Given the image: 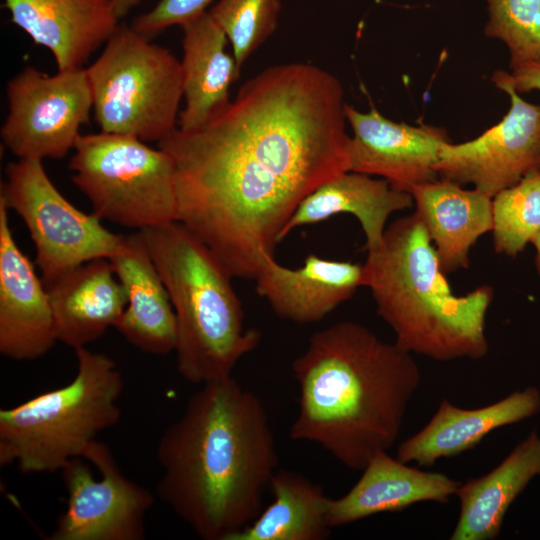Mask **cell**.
Wrapping results in <instances>:
<instances>
[{
	"label": "cell",
	"instance_id": "6da1fadb",
	"mask_svg": "<svg viewBox=\"0 0 540 540\" xmlns=\"http://www.w3.org/2000/svg\"><path fill=\"white\" fill-rule=\"evenodd\" d=\"M345 105L330 72L275 65L204 126L158 143L173 162L178 221L233 278L255 280L300 202L349 170Z\"/></svg>",
	"mask_w": 540,
	"mask_h": 540
},
{
	"label": "cell",
	"instance_id": "7a4b0ae2",
	"mask_svg": "<svg viewBox=\"0 0 540 540\" xmlns=\"http://www.w3.org/2000/svg\"><path fill=\"white\" fill-rule=\"evenodd\" d=\"M156 457L158 498L203 540H231L259 516L279 463L262 401L232 376L189 397Z\"/></svg>",
	"mask_w": 540,
	"mask_h": 540
},
{
	"label": "cell",
	"instance_id": "3957f363",
	"mask_svg": "<svg viewBox=\"0 0 540 540\" xmlns=\"http://www.w3.org/2000/svg\"><path fill=\"white\" fill-rule=\"evenodd\" d=\"M292 372L299 407L290 438L318 444L356 471L394 445L421 381L411 353L353 321L312 334Z\"/></svg>",
	"mask_w": 540,
	"mask_h": 540
},
{
	"label": "cell",
	"instance_id": "277c9868",
	"mask_svg": "<svg viewBox=\"0 0 540 540\" xmlns=\"http://www.w3.org/2000/svg\"><path fill=\"white\" fill-rule=\"evenodd\" d=\"M362 265V286L398 347L443 362L487 355L485 322L493 289L482 285L455 295L416 212L389 224Z\"/></svg>",
	"mask_w": 540,
	"mask_h": 540
},
{
	"label": "cell",
	"instance_id": "5b68a950",
	"mask_svg": "<svg viewBox=\"0 0 540 540\" xmlns=\"http://www.w3.org/2000/svg\"><path fill=\"white\" fill-rule=\"evenodd\" d=\"M168 291L177 321L176 367L202 385L232 376L262 334L246 328L232 275L179 221L140 231Z\"/></svg>",
	"mask_w": 540,
	"mask_h": 540
},
{
	"label": "cell",
	"instance_id": "8992f818",
	"mask_svg": "<svg viewBox=\"0 0 540 540\" xmlns=\"http://www.w3.org/2000/svg\"><path fill=\"white\" fill-rule=\"evenodd\" d=\"M74 350L77 372L68 384L0 410V466L61 471L118 423L124 382L117 364L87 347Z\"/></svg>",
	"mask_w": 540,
	"mask_h": 540
},
{
	"label": "cell",
	"instance_id": "52a82bcc",
	"mask_svg": "<svg viewBox=\"0 0 540 540\" xmlns=\"http://www.w3.org/2000/svg\"><path fill=\"white\" fill-rule=\"evenodd\" d=\"M86 71L102 132L159 143L177 129L182 70L167 48L119 25Z\"/></svg>",
	"mask_w": 540,
	"mask_h": 540
},
{
	"label": "cell",
	"instance_id": "ba28073f",
	"mask_svg": "<svg viewBox=\"0 0 540 540\" xmlns=\"http://www.w3.org/2000/svg\"><path fill=\"white\" fill-rule=\"evenodd\" d=\"M71 180L101 220L138 231L178 221L174 166L160 147L100 132L80 135Z\"/></svg>",
	"mask_w": 540,
	"mask_h": 540
},
{
	"label": "cell",
	"instance_id": "9c48e42d",
	"mask_svg": "<svg viewBox=\"0 0 540 540\" xmlns=\"http://www.w3.org/2000/svg\"><path fill=\"white\" fill-rule=\"evenodd\" d=\"M0 200L25 224L46 285L87 261L109 259L123 235L110 232L94 213L70 203L49 178L43 161L18 159L7 165Z\"/></svg>",
	"mask_w": 540,
	"mask_h": 540
},
{
	"label": "cell",
	"instance_id": "30bf717a",
	"mask_svg": "<svg viewBox=\"0 0 540 540\" xmlns=\"http://www.w3.org/2000/svg\"><path fill=\"white\" fill-rule=\"evenodd\" d=\"M67 491L66 509L50 540H142L145 518L154 495L129 479L109 446L95 440L83 458L61 470Z\"/></svg>",
	"mask_w": 540,
	"mask_h": 540
},
{
	"label": "cell",
	"instance_id": "8fae6325",
	"mask_svg": "<svg viewBox=\"0 0 540 540\" xmlns=\"http://www.w3.org/2000/svg\"><path fill=\"white\" fill-rule=\"evenodd\" d=\"M1 139L18 159H62L74 149L93 108L85 68L48 75L25 67L7 83Z\"/></svg>",
	"mask_w": 540,
	"mask_h": 540
},
{
	"label": "cell",
	"instance_id": "7c38bea8",
	"mask_svg": "<svg viewBox=\"0 0 540 540\" xmlns=\"http://www.w3.org/2000/svg\"><path fill=\"white\" fill-rule=\"evenodd\" d=\"M499 89L510 97L504 118L473 140L444 143L436 167L439 177L471 183L492 198L540 171V105L524 101L511 86Z\"/></svg>",
	"mask_w": 540,
	"mask_h": 540
},
{
	"label": "cell",
	"instance_id": "4fadbf2b",
	"mask_svg": "<svg viewBox=\"0 0 540 540\" xmlns=\"http://www.w3.org/2000/svg\"><path fill=\"white\" fill-rule=\"evenodd\" d=\"M353 135L349 142V170L380 176L394 189L411 194L421 184L438 179L437 163L445 130L394 122L376 108L361 112L345 105Z\"/></svg>",
	"mask_w": 540,
	"mask_h": 540
},
{
	"label": "cell",
	"instance_id": "5bb4252c",
	"mask_svg": "<svg viewBox=\"0 0 540 540\" xmlns=\"http://www.w3.org/2000/svg\"><path fill=\"white\" fill-rule=\"evenodd\" d=\"M0 200V353L15 361L38 359L58 341L47 288L18 247Z\"/></svg>",
	"mask_w": 540,
	"mask_h": 540
},
{
	"label": "cell",
	"instance_id": "9a60e30c",
	"mask_svg": "<svg viewBox=\"0 0 540 540\" xmlns=\"http://www.w3.org/2000/svg\"><path fill=\"white\" fill-rule=\"evenodd\" d=\"M257 294L282 319L319 322L350 299L362 286L363 265L309 254L298 268H289L266 254L254 280Z\"/></svg>",
	"mask_w": 540,
	"mask_h": 540
},
{
	"label": "cell",
	"instance_id": "2e32d148",
	"mask_svg": "<svg viewBox=\"0 0 540 540\" xmlns=\"http://www.w3.org/2000/svg\"><path fill=\"white\" fill-rule=\"evenodd\" d=\"M11 21L54 56L58 71L82 69L118 28L111 0H4Z\"/></svg>",
	"mask_w": 540,
	"mask_h": 540
},
{
	"label": "cell",
	"instance_id": "e0dca14e",
	"mask_svg": "<svg viewBox=\"0 0 540 540\" xmlns=\"http://www.w3.org/2000/svg\"><path fill=\"white\" fill-rule=\"evenodd\" d=\"M109 260L127 295L126 308L114 328L145 353L162 356L174 352L175 312L141 232L123 235Z\"/></svg>",
	"mask_w": 540,
	"mask_h": 540
},
{
	"label": "cell",
	"instance_id": "ac0fdd59",
	"mask_svg": "<svg viewBox=\"0 0 540 540\" xmlns=\"http://www.w3.org/2000/svg\"><path fill=\"white\" fill-rule=\"evenodd\" d=\"M361 472L345 495L329 499L327 520L331 528L379 513L398 512L419 502L446 504L461 485L443 473L411 467L385 450L378 451Z\"/></svg>",
	"mask_w": 540,
	"mask_h": 540
},
{
	"label": "cell",
	"instance_id": "d6986e66",
	"mask_svg": "<svg viewBox=\"0 0 540 540\" xmlns=\"http://www.w3.org/2000/svg\"><path fill=\"white\" fill-rule=\"evenodd\" d=\"M539 412L540 391L535 387L475 409L461 408L444 399L430 421L400 443L396 457L408 464L431 466L473 449L492 431Z\"/></svg>",
	"mask_w": 540,
	"mask_h": 540
},
{
	"label": "cell",
	"instance_id": "ffe728a7",
	"mask_svg": "<svg viewBox=\"0 0 540 540\" xmlns=\"http://www.w3.org/2000/svg\"><path fill=\"white\" fill-rule=\"evenodd\" d=\"M58 341L86 347L115 327L126 305L125 289L111 261L97 258L46 285Z\"/></svg>",
	"mask_w": 540,
	"mask_h": 540
},
{
	"label": "cell",
	"instance_id": "44dd1931",
	"mask_svg": "<svg viewBox=\"0 0 540 540\" xmlns=\"http://www.w3.org/2000/svg\"><path fill=\"white\" fill-rule=\"evenodd\" d=\"M184 108L178 117L181 130H194L211 121L230 104L229 91L238 78L234 56L226 51L227 37L209 12L182 26Z\"/></svg>",
	"mask_w": 540,
	"mask_h": 540
},
{
	"label": "cell",
	"instance_id": "7402d4cb",
	"mask_svg": "<svg viewBox=\"0 0 540 540\" xmlns=\"http://www.w3.org/2000/svg\"><path fill=\"white\" fill-rule=\"evenodd\" d=\"M411 195L445 274L469 265V252L492 231V197L479 189H463L448 179L416 186Z\"/></svg>",
	"mask_w": 540,
	"mask_h": 540
},
{
	"label": "cell",
	"instance_id": "603a6c76",
	"mask_svg": "<svg viewBox=\"0 0 540 540\" xmlns=\"http://www.w3.org/2000/svg\"><path fill=\"white\" fill-rule=\"evenodd\" d=\"M411 194L394 189L386 180L347 170L322 183L298 205L285 224L280 241L293 230L320 223L338 214H351L365 235L364 249L382 241L391 214L413 205Z\"/></svg>",
	"mask_w": 540,
	"mask_h": 540
},
{
	"label": "cell",
	"instance_id": "cb8c5ba5",
	"mask_svg": "<svg viewBox=\"0 0 540 540\" xmlns=\"http://www.w3.org/2000/svg\"><path fill=\"white\" fill-rule=\"evenodd\" d=\"M540 475V437L533 431L485 475L461 483L458 521L450 540H493L505 515L535 476Z\"/></svg>",
	"mask_w": 540,
	"mask_h": 540
},
{
	"label": "cell",
	"instance_id": "d4e9b609",
	"mask_svg": "<svg viewBox=\"0 0 540 540\" xmlns=\"http://www.w3.org/2000/svg\"><path fill=\"white\" fill-rule=\"evenodd\" d=\"M273 502L231 540H325L329 497L301 473L280 469L270 486Z\"/></svg>",
	"mask_w": 540,
	"mask_h": 540
},
{
	"label": "cell",
	"instance_id": "484cf974",
	"mask_svg": "<svg viewBox=\"0 0 540 540\" xmlns=\"http://www.w3.org/2000/svg\"><path fill=\"white\" fill-rule=\"evenodd\" d=\"M494 250L516 256L540 232V171L492 199Z\"/></svg>",
	"mask_w": 540,
	"mask_h": 540
},
{
	"label": "cell",
	"instance_id": "4316f807",
	"mask_svg": "<svg viewBox=\"0 0 540 540\" xmlns=\"http://www.w3.org/2000/svg\"><path fill=\"white\" fill-rule=\"evenodd\" d=\"M280 0H219L209 11L232 46L239 68L272 35Z\"/></svg>",
	"mask_w": 540,
	"mask_h": 540
},
{
	"label": "cell",
	"instance_id": "83f0119b",
	"mask_svg": "<svg viewBox=\"0 0 540 540\" xmlns=\"http://www.w3.org/2000/svg\"><path fill=\"white\" fill-rule=\"evenodd\" d=\"M487 37L503 41L510 67L540 60V0H486Z\"/></svg>",
	"mask_w": 540,
	"mask_h": 540
},
{
	"label": "cell",
	"instance_id": "f1b7e54d",
	"mask_svg": "<svg viewBox=\"0 0 540 540\" xmlns=\"http://www.w3.org/2000/svg\"><path fill=\"white\" fill-rule=\"evenodd\" d=\"M213 0H160L149 12L137 16L131 26L151 39L173 25L186 22L206 12Z\"/></svg>",
	"mask_w": 540,
	"mask_h": 540
},
{
	"label": "cell",
	"instance_id": "f546056e",
	"mask_svg": "<svg viewBox=\"0 0 540 540\" xmlns=\"http://www.w3.org/2000/svg\"><path fill=\"white\" fill-rule=\"evenodd\" d=\"M512 72L496 71L492 81L499 88L502 85L511 86L516 92L540 91V60L525 62L511 68Z\"/></svg>",
	"mask_w": 540,
	"mask_h": 540
},
{
	"label": "cell",
	"instance_id": "4dcf8cb0",
	"mask_svg": "<svg viewBox=\"0 0 540 540\" xmlns=\"http://www.w3.org/2000/svg\"><path fill=\"white\" fill-rule=\"evenodd\" d=\"M143 1L145 0H111L115 13L119 19L126 16L131 9Z\"/></svg>",
	"mask_w": 540,
	"mask_h": 540
},
{
	"label": "cell",
	"instance_id": "1f68e13d",
	"mask_svg": "<svg viewBox=\"0 0 540 540\" xmlns=\"http://www.w3.org/2000/svg\"><path fill=\"white\" fill-rule=\"evenodd\" d=\"M531 242L535 245L536 248V266L540 273V232L533 238Z\"/></svg>",
	"mask_w": 540,
	"mask_h": 540
}]
</instances>
